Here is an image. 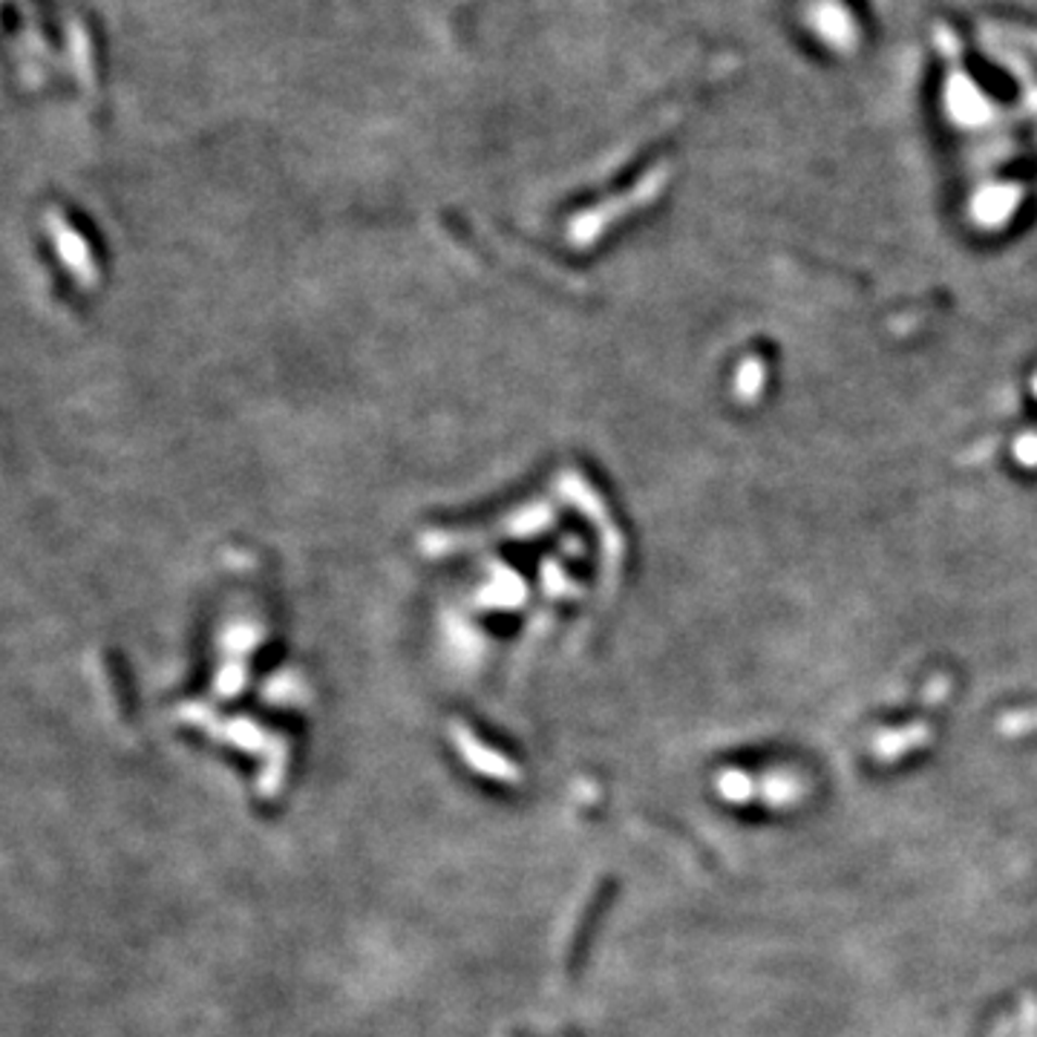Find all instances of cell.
<instances>
[{
	"mask_svg": "<svg viewBox=\"0 0 1037 1037\" xmlns=\"http://www.w3.org/2000/svg\"><path fill=\"white\" fill-rule=\"evenodd\" d=\"M1023 1037H1037V1005L1026 1000V1017H1023Z\"/></svg>",
	"mask_w": 1037,
	"mask_h": 1037,
	"instance_id": "obj_1",
	"label": "cell"
}]
</instances>
